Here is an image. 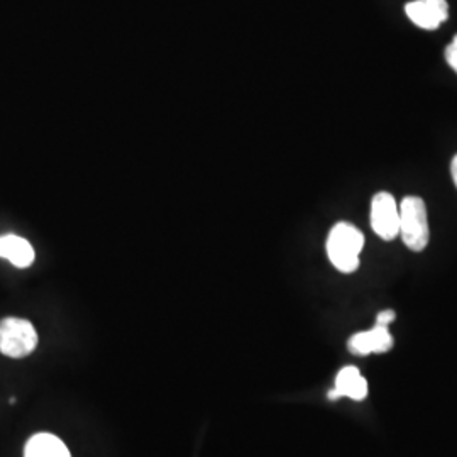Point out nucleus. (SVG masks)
Masks as SVG:
<instances>
[{
  "instance_id": "obj_9",
  "label": "nucleus",
  "mask_w": 457,
  "mask_h": 457,
  "mask_svg": "<svg viewBox=\"0 0 457 457\" xmlns=\"http://www.w3.org/2000/svg\"><path fill=\"white\" fill-rule=\"evenodd\" d=\"M24 457H71V454L62 439L53 434L41 432L28 441L24 447Z\"/></svg>"
},
{
  "instance_id": "obj_12",
  "label": "nucleus",
  "mask_w": 457,
  "mask_h": 457,
  "mask_svg": "<svg viewBox=\"0 0 457 457\" xmlns=\"http://www.w3.org/2000/svg\"><path fill=\"white\" fill-rule=\"evenodd\" d=\"M451 175H453V180H454V183H456L457 187V154L454 156L453 163H451Z\"/></svg>"
},
{
  "instance_id": "obj_5",
  "label": "nucleus",
  "mask_w": 457,
  "mask_h": 457,
  "mask_svg": "<svg viewBox=\"0 0 457 457\" xmlns=\"http://www.w3.org/2000/svg\"><path fill=\"white\" fill-rule=\"evenodd\" d=\"M347 347L356 356H368L373 353L383 354V353H388L393 347L392 334H390L388 327L376 324L371 330L354 334L349 339Z\"/></svg>"
},
{
  "instance_id": "obj_6",
  "label": "nucleus",
  "mask_w": 457,
  "mask_h": 457,
  "mask_svg": "<svg viewBox=\"0 0 457 457\" xmlns=\"http://www.w3.org/2000/svg\"><path fill=\"white\" fill-rule=\"evenodd\" d=\"M405 11L411 22L422 29H437L449 14L445 0H413L405 5Z\"/></svg>"
},
{
  "instance_id": "obj_4",
  "label": "nucleus",
  "mask_w": 457,
  "mask_h": 457,
  "mask_svg": "<svg viewBox=\"0 0 457 457\" xmlns=\"http://www.w3.org/2000/svg\"><path fill=\"white\" fill-rule=\"evenodd\" d=\"M371 228L383 241H393L400 234V209L392 194L379 192L373 196Z\"/></svg>"
},
{
  "instance_id": "obj_7",
  "label": "nucleus",
  "mask_w": 457,
  "mask_h": 457,
  "mask_svg": "<svg viewBox=\"0 0 457 457\" xmlns=\"http://www.w3.org/2000/svg\"><path fill=\"white\" fill-rule=\"evenodd\" d=\"M343 396L356 402H361L368 396V383L356 366L343 368L339 375L336 376V388L327 395L328 400H339Z\"/></svg>"
},
{
  "instance_id": "obj_11",
  "label": "nucleus",
  "mask_w": 457,
  "mask_h": 457,
  "mask_svg": "<svg viewBox=\"0 0 457 457\" xmlns=\"http://www.w3.org/2000/svg\"><path fill=\"white\" fill-rule=\"evenodd\" d=\"M395 317H396V313L393 311L379 312V313H378V317H376V324L388 327L392 324L393 320H395Z\"/></svg>"
},
{
  "instance_id": "obj_3",
  "label": "nucleus",
  "mask_w": 457,
  "mask_h": 457,
  "mask_svg": "<svg viewBox=\"0 0 457 457\" xmlns=\"http://www.w3.org/2000/svg\"><path fill=\"white\" fill-rule=\"evenodd\" d=\"M37 345V332L26 319L9 317L0 320V353L7 358L21 360L33 353Z\"/></svg>"
},
{
  "instance_id": "obj_2",
  "label": "nucleus",
  "mask_w": 457,
  "mask_h": 457,
  "mask_svg": "<svg viewBox=\"0 0 457 457\" xmlns=\"http://www.w3.org/2000/svg\"><path fill=\"white\" fill-rule=\"evenodd\" d=\"M400 209V234L405 245L411 251H424L428 245V222H427V209L420 196H407L403 198Z\"/></svg>"
},
{
  "instance_id": "obj_10",
  "label": "nucleus",
  "mask_w": 457,
  "mask_h": 457,
  "mask_svg": "<svg viewBox=\"0 0 457 457\" xmlns=\"http://www.w3.org/2000/svg\"><path fill=\"white\" fill-rule=\"evenodd\" d=\"M445 60L457 73V34L454 36V39L451 41V45L445 48Z\"/></svg>"
},
{
  "instance_id": "obj_8",
  "label": "nucleus",
  "mask_w": 457,
  "mask_h": 457,
  "mask_svg": "<svg viewBox=\"0 0 457 457\" xmlns=\"http://www.w3.org/2000/svg\"><path fill=\"white\" fill-rule=\"evenodd\" d=\"M0 258L12 262L16 268H28L36 260L33 245L16 234L0 236Z\"/></svg>"
},
{
  "instance_id": "obj_1",
  "label": "nucleus",
  "mask_w": 457,
  "mask_h": 457,
  "mask_svg": "<svg viewBox=\"0 0 457 457\" xmlns=\"http://www.w3.org/2000/svg\"><path fill=\"white\" fill-rule=\"evenodd\" d=\"M364 236L349 222H339L328 232L327 256L341 273H353L360 266Z\"/></svg>"
}]
</instances>
